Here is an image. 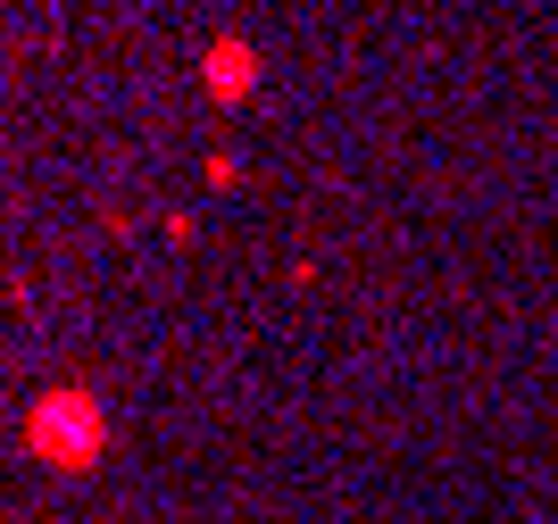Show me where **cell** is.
<instances>
[]
</instances>
